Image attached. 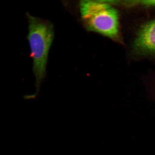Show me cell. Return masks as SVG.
I'll use <instances>...</instances> for the list:
<instances>
[{"instance_id": "cell-3", "label": "cell", "mask_w": 155, "mask_h": 155, "mask_svg": "<svg viewBox=\"0 0 155 155\" xmlns=\"http://www.w3.org/2000/svg\"><path fill=\"white\" fill-rule=\"evenodd\" d=\"M133 48L137 55L155 56V19L141 27L136 36Z\"/></svg>"}, {"instance_id": "cell-2", "label": "cell", "mask_w": 155, "mask_h": 155, "mask_svg": "<svg viewBox=\"0 0 155 155\" xmlns=\"http://www.w3.org/2000/svg\"><path fill=\"white\" fill-rule=\"evenodd\" d=\"M81 18L87 30L116 39L119 34L117 10L106 2L83 1L80 3Z\"/></svg>"}, {"instance_id": "cell-1", "label": "cell", "mask_w": 155, "mask_h": 155, "mask_svg": "<svg viewBox=\"0 0 155 155\" xmlns=\"http://www.w3.org/2000/svg\"><path fill=\"white\" fill-rule=\"evenodd\" d=\"M26 16L28 23L27 39L38 92L46 77L48 54L54 38V27L49 21L33 16L28 12H26Z\"/></svg>"}, {"instance_id": "cell-4", "label": "cell", "mask_w": 155, "mask_h": 155, "mask_svg": "<svg viewBox=\"0 0 155 155\" xmlns=\"http://www.w3.org/2000/svg\"><path fill=\"white\" fill-rule=\"evenodd\" d=\"M143 5L147 6H155V1H140Z\"/></svg>"}]
</instances>
